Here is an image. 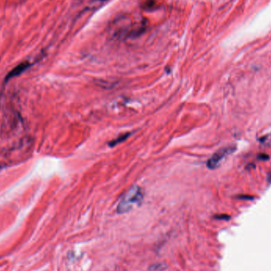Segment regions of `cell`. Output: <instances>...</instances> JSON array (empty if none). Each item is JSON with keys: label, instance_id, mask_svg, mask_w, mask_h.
I'll use <instances>...</instances> for the list:
<instances>
[{"label": "cell", "instance_id": "2", "mask_svg": "<svg viewBox=\"0 0 271 271\" xmlns=\"http://www.w3.org/2000/svg\"><path fill=\"white\" fill-rule=\"evenodd\" d=\"M111 34L113 38L116 39H123L125 38H129L130 36H136V33H140L143 30V28H133V24L129 18H125L122 17L115 20L112 24L111 27Z\"/></svg>", "mask_w": 271, "mask_h": 271}, {"label": "cell", "instance_id": "4", "mask_svg": "<svg viewBox=\"0 0 271 271\" xmlns=\"http://www.w3.org/2000/svg\"><path fill=\"white\" fill-rule=\"evenodd\" d=\"M129 136H130V133H125V134H123V135L120 136H119V137H117V139H115V140L110 141V143L109 144V145L110 147L116 146L117 144H120V143H121V142L125 141V140H126V139H127V138L129 137Z\"/></svg>", "mask_w": 271, "mask_h": 271}, {"label": "cell", "instance_id": "1", "mask_svg": "<svg viewBox=\"0 0 271 271\" xmlns=\"http://www.w3.org/2000/svg\"><path fill=\"white\" fill-rule=\"evenodd\" d=\"M144 199L143 190L139 186H135L131 188L121 198L118 203L117 212L119 214H123L129 212L136 205H140Z\"/></svg>", "mask_w": 271, "mask_h": 271}, {"label": "cell", "instance_id": "8", "mask_svg": "<svg viewBox=\"0 0 271 271\" xmlns=\"http://www.w3.org/2000/svg\"><path fill=\"white\" fill-rule=\"evenodd\" d=\"M238 198L243 199V200H253V199H254V197L248 196V195H241V196L238 197Z\"/></svg>", "mask_w": 271, "mask_h": 271}, {"label": "cell", "instance_id": "5", "mask_svg": "<svg viewBox=\"0 0 271 271\" xmlns=\"http://www.w3.org/2000/svg\"><path fill=\"white\" fill-rule=\"evenodd\" d=\"M167 268L166 265L163 263H155L154 265H152L149 268L151 271H163Z\"/></svg>", "mask_w": 271, "mask_h": 271}, {"label": "cell", "instance_id": "3", "mask_svg": "<svg viewBox=\"0 0 271 271\" xmlns=\"http://www.w3.org/2000/svg\"><path fill=\"white\" fill-rule=\"evenodd\" d=\"M235 151H236V147L234 146L226 147V148H223L218 150L217 152H215L213 155V156L209 158V160L207 162L208 168L211 170L216 169L224 158L227 157L228 155L232 154Z\"/></svg>", "mask_w": 271, "mask_h": 271}, {"label": "cell", "instance_id": "10", "mask_svg": "<svg viewBox=\"0 0 271 271\" xmlns=\"http://www.w3.org/2000/svg\"><path fill=\"white\" fill-rule=\"evenodd\" d=\"M267 180H268V181H269V183H271V173H269V175H268V177H267Z\"/></svg>", "mask_w": 271, "mask_h": 271}, {"label": "cell", "instance_id": "6", "mask_svg": "<svg viewBox=\"0 0 271 271\" xmlns=\"http://www.w3.org/2000/svg\"><path fill=\"white\" fill-rule=\"evenodd\" d=\"M155 5V0H145L143 6L145 9H150L154 7Z\"/></svg>", "mask_w": 271, "mask_h": 271}, {"label": "cell", "instance_id": "9", "mask_svg": "<svg viewBox=\"0 0 271 271\" xmlns=\"http://www.w3.org/2000/svg\"><path fill=\"white\" fill-rule=\"evenodd\" d=\"M215 218L217 220H228L229 217L227 215H218V216H216Z\"/></svg>", "mask_w": 271, "mask_h": 271}, {"label": "cell", "instance_id": "7", "mask_svg": "<svg viewBox=\"0 0 271 271\" xmlns=\"http://www.w3.org/2000/svg\"><path fill=\"white\" fill-rule=\"evenodd\" d=\"M258 158H259L260 160L263 161H266L269 158V156L267 154H264V153H262V154H259L258 155Z\"/></svg>", "mask_w": 271, "mask_h": 271}]
</instances>
